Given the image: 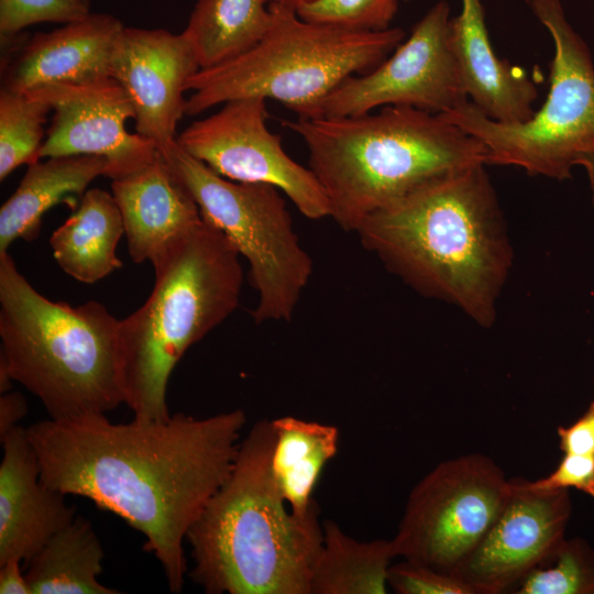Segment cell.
<instances>
[{"mask_svg": "<svg viewBox=\"0 0 594 594\" xmlns=\"http://www.w3.org/2000/svg\"><path fill=\"white\" fill-rule=\"evenodd\" d=\"M245 424L242 409L129 422L87 415L41 420L28 433L42 480L139 531L168 588L179 593L188 574L187 532L228 477Z\"/></svg>", "mask_w": 594, "mask_h": 594, "instance_id": "6da1fadb", "label": "cell"}, {"mask_svg": "<svg viewBox=\"0 0 594 594\" xmlns=\"http://www.w3.org/2000/svg\"><path fill=\"white\" fill-rule=\"evenodd\" d=\"M355 232L420 294L454 305L482 327L494 323L513 252L484 164L420 186Z\"/></svg>", "mask_w": 594, "mask_h": 594, "instance_id": "7a4b0ae2", "label": "cell"}, {"mask_svg": "<svg viewBox=\"0 0 594 594\" xmlns=\"http://www.w3.org/2000/svg\"><path fill=\"white\" fill-rule=\"evenodd\" d=\"M275 433L256 421L233 466L186 536L188 576L208 594H310L322 546L317 504L290 510L272 473Z\"/></svg>", "mask_w": 594, "mask_h": 594, "instance_id": "3957f363", "label": "cell"}, {"mask_svg": "<svg viewBox=\"0 0 594 594\" xmlns=\"http://www.w3.org/2000/svg\"><path fill=\"white\" fill-rule=\"evenodd\" d=\"M283 124L306 143L330 217L345 231L355 232L370 215L433 179L486 164L479 139L439 113L409 106Z\"/></svg>", "mask_w": 594, "mask_h": 594, "instance_id": "277c9868", "label": "cell"}, {"mask_svg": "<svg viewBox=\"0 0 594 594\" xmlns=\"http://www.w3.org/2000/svg\"><path fill=\"white\" fill-rule=\"evenodd\" d=\"M0 392L18 382L52 419L107 415L125 404L120 320L97 301L40 294L0 254Z\"/></svg>", "mask_w": 594, "mask_h": 594, "instance_id": "5b68a950", "label": "cell"}, {"mask_svg": "<svg viewBox=\"0 0 594 594\" xmlns=\"http://www.w3.org/2000/svg\"><path fill=\"white\" fill-rule=\"evenodd\" d=\"M239 252L204 219L151 263L147 300L120 320L125 405L133 418H169L166 391L184 353L238 307L243 283Z\"/></svg>", "mask_w": 594, "mask_h": 594, "instance_id": "8992f818", "label": "cell"}, {"mask_svg": "<svg viewBox=\"0 0 594 594\" xmlns=\"http://www.w3.org/2000/svg\"><path fill=\"white\" fill-rule=\"evenodd\" d=\"M272 24L246 53L199 69L188 80L185 113L197 116L233 99H273L298 118H318L326 98L345 79L377 67L402 43L400 28L358 31L301 20L271 3Z\"/></svg>", "mask_w": 594, "mask_h": 594, "instance_id": "52a82bcc", "label": "cell"}, {"mask_svg": "<svg viewBox=\"0 0 594 594\" xmlns=\"http://www.w3.org/2000/svg\"><path fill=\"white\" fill-rule=\"evenodd\" d=\"M526 1L554 43L542 107L530 120L512 124L490 119L471 101L439 114L485 145L486 164L563 180L594 153V65L560 0Z\"/></svg>", "mask_w": 594, "mask_h": 594, "instance_id": "ba28073f", "label": "cell"}, {"mask_svg": "<svg viewBox=\"0 0 594 594\" xmlns=\"http://www.w3.org/2000/svg\"><path fill=\"white\" fill-rule=\"evenodd\" d=\"M188 189L202 219L220 230L249 264L257 294L256 323L288 321L312 273V261L293 229L280 190L227 179L177 142L160 152Z\"/></svg>", "mask_w": 594, "mask_h": 594, "instance_id": "9c48e42d", "label": "cell"}, {"mask_svg": "<svg viewBox=\"0 0 594 594\" xmlns=\"http://www.w3.org/2000/svg\"><path fill=\"white\" fill-rule=\"evenodd\" d=\"M509 480L488 457L446 460L411 490L392 539L396 557L451 573L497 516Z\"/></svg>", "mask_w": 594, "mask_h": 594, "instance_id": "30bf717a", "label": "cell"}, {"mask_svg": "<svg viewBox=\"0 0 594 594\" xmlns=\"http://www.w3.org/2000/svg\"><path fill=\"white\" fill-rule=\"evenodd\" d=\"M267 116L264 98L233 99L213 114L194 121L176 140L218 175L239 183L272 185L305 217H330L318 178L284 151L280 136L266 127Z\"/></svg>", "mask_w": 594, "mask_h": 594, "instance_id": "8fae6325", "label": "cell"}, {"mask_svg": "<svg viewBox=\"0 0 594 594\" xmlns=\"http://www.w3.org/2000/svg\"><path fill=\"white\" fill-rule=\"evenodd\" d=\"M450 20L448 2H437L391 56L337 87L323 101L320 117L360 116L386 106L438 114L469 101L450 45Z\"/></svg>", "mask_w": 594, "mask_h": 594, "instance_id": "7c38bea8", "label": "cell"}, {"mask_svg": "<svg viewBox=\"0 0 594 594\" xmlns=\"http://www.w3.org/2000/svg\"><path fill=\"white\" fill-rule=\"evenodd\" d=\"M572 515L568 490L539 491L509 480L507 496L477 546L450 573L473 594L512 592L565 539Z\"/></svg>", "mask_w": 594, "mask_h": 594, "instance_id": "4fadbf2b", "label": "cell"}, {"mask_svg": "<svg viewBox=\"0 0 594 594\" xmlns=\"http://www.w3.org/2000/svg\"><path fill=\"white\" fill-rule=\"evenodd\" d=\"M28 94L53 111L40 158L101 156L107 161L106 177L113 180L138 172L158 154L150 140L127 130V121L134 120V109L125 90L110 76L45 86Z\"/></svg>", "mask_w": 594, "mask_h": 594, "instance_id": "5bb4252c", "label": "cell"}, {"mask_svg": "<svg viewBox=\"0 0 594 594\" xmlns=\"http://www.w3.org/2000/svg\"><path fill=\"white\" fill-rule=\"evenodd\" d=\"M199 69L183 33L123 26L116 40L109 76L131 100L136 133L158 152L177 139V124L186 114V85Z\"/></svg>", "mask_w": 594, "mask_h": 594, "instance_id": "9a60e30c", "label": "cell"}, {"mask_svg": "<svg viewBox=\"0 0 594 594\" xmlns=\"http://www.w3.org/2000/svg\"><path fill=\"white\" fill-rule=\"evenodd\" d=\"M0 564L18 559L25 564L77 516L66 495L41 477L28 428L15 426L1 438Z\"/></svg>", "mask_w": 594, "mask_h": 594, "instance_id": "2e32d148", "label": "cell"}, {"mask_svg": "<svg viewBox=\"0 0 594 594\" xmlns=\"http://www.w3.org/2000/svg\"><path fill=\"white\" fill-rule=\"evenodd\" d=\"M123 26L112 14L91 12L51 32L34 34L6 66L1 88L28 92L108 77L113 46Z\"/></svg>", "mask_w": 594, "mask_h": 594, "instance_id": "e0dca14e", "label": "cell"}, {"mask_svg": "<svg viewBox=\"0 0 594 594\" xmlns=\"http://www.w3.org/2000/svg\"><path fill=\"white\" fill-rule=\"evenodd\" d=\"M449 40L465 92L485 116L509 124L535 116L536 84L495 54L481 0H462L461 13L450 20Z\"/></svg>", "mask_w": 594, "mask_h": 594, "instance_id": "ac0fdd59", "label": "cell"}, {"mask_svg": "<svg viewBox=\"0 0 594 594\" xmlns=\"http://www.w3.org/2000/svg\"><path fill=\"white\" fill-rule=\"evenodd\" d=\"M111 189L134 263L152 262L202 220L193 196L160 152L138 172L113 179Z\"/></svg>", "mask_w": 594, "mask_h": 594, "instance_id": "d6986e66", "label": "cell"}, {"mask_svg": "<svg viewBox=\"0 0 594 594\" xmlns=\"http://www.w3.org/2000/svg\"><path fill=\"white\" fill-rule=\"evenodd\" d=\"M107 161L96 155L48 157L30 164L20 185L0 209V254L18 239L37 238L44 213L73 195H84Z\"/></svg>", "mask_w": 594, "mask_h": 594, "instance_id": "ffe728a7", "label": "cell"}, {"mask_svg": "<svg viewBox=\"0 0 594 594\" xmlns=\"http://www.w3.org/2000/svg\"><path fill=\"white\" fill-rule=\"evenodd\" d=\"M123 234V220L113 195L92 188L84 193L73 215L53 232L50 244L66 274L92 284L122 266L117 246Z\"/></svg>", "mask_w": 594, "mask_h": 594, "instance_id": "44dd1931", "label": "cell"}, {"mask_svg": "<svg viewBox=\"0 0 594 594\" xmlns=\"http://www.w3.org/2000/svg\"><path fill=\"white\" fill-rule=\"evenodd\" d=\"M275 441L271 469L292 512L305 515L317 503L312 493L339 449V429L329 424L283 416L271 420Z\"/></svg>", "mask_w": 594, "mask_h": 594, "instance_id": "7402d4cb", "label": "cell"}, {"mask_svg": "<svg viewBox=\"0 0 594 594\" xmlns=\"http://www.w3.org/2000/svg\"><path fill=\"white\" fill-rule=\"evenodd\" d=\"M105 552L89 520L76 516L26 563L31 594H118L99 582Z\"/></svg>", "mask_w": 594, "mask_h": 594, "instance_id": "603a6c76", "label": "cell"}, {"mask_svg": "<svg viewBox=\"0 0 594 594\" xmlns=\"http://www.w3.org/2000/svg\"><path fill=\"white\" fill-rule=\"evenodd\" d=\"M323 539L310 576V594H386L396 558L391 540L359 541L338 524L322 522Z\"/></svg>", "mask_w": 594, "mask_h": 594, "instance_id": "cb8c5ba5", "label": "cell"}, {"mask_svg": "<svg viewBox=\"0 0 594 594\" xmlns=\"http://www.w3.org/2000/svg\"><path fill=\"white\" fill-rule=\"evenodd\" d=\"M267 0H198L182 32L200 69L227 63L258 44L272 24Z\"/></svg>", "mask_w": 594, "mask_h": 594, "instance_id": "d4e9b609", "label": "cell"}, {"mask_svg": "<svg viewBox=\"0 0 594 594\" xmlns=\"http://www.w3.org/2000/svg\"><path fill=\"white\" fill-rule=\"evenodd\" d=\"M52 111L44 101L28 92L0 91V179L22 164L40 161L44 124Z\"/></svg>", "mask_w": 594, "mask_h": 594, "instance_id": "484cf974", "label": "cell"}, {"mask_svg": "<svg viewBox=\"0 0 594 594\" xmlns=\"http://www.w3.org/2000/svg\"><path fill=\"white\" fill-rule=\"evenodd\" d=\"M512 593L594 594V549L580 537L565 538Z\"/></svg>", "mask_w": 594, "mask_h": 594, "instance_id": "4316f807", "label": "cell"}, {"mask_svg": "<svg viewBox=\"0 0 594 594\" xmlns=\"http://www.w3.org/2000/svg\"><path fill=\"white\" fill-rule=\"evenodd\" d=\"M398 8L397 0H311L296 13L307 22L358 31L389 28Z\"/></svg>", "mask_w": 594, "mask_h": 594, "instance_id": "83f0119b", "label": "cell"}, {"mask_svg": "<svg viewBox=\"0 0 594 594\" xmlns=\"http://www.w3.org/2000/svg\"><path fill=\"white\" fill-rule=\"evenodd\" d=\"M90 0H0V35L9 41L30 25L69 23L91 13Z\"/></svg>", "mask_w": 594, "mask_h": 594, "instance_id": "f1b7e54d", "label": "cell"}, {"mask_svg": "<svg viewBox=\"0 0 594 594\" xmlns=\"http://www.w3.org/2000/svg\"><path fill=\"white\" fill-rule=\"evenodd\" d=\"M387 581L399 594H473L454 575L405 559L391 564Z\"/></svg>", "mask_w": 594, "mask_h": 594, "instance_id": "f546056e", "label": "cell"}, {"mask_svg": "<svg viewBox=\"0 0 594 594\" xmlns=\"http://www.w3.org/2000/svg\"><path fill=\"white\" fill-rule=\"evenodd\" d=\"M527 484L539 491L575 488L594 497V457L563 454L557 468L547 476Z\"/></svg>", "mask_w": 594, "mask_h": 594, "instance_id": "4dcf8cb0", "label": "cell"}, {"mask_svg": "<svg viewBox=\"0 0 594 594\" xmlns=\"http://www.w3.org/2000/svg\"><path fill=\"white\" fill-rule=\"evenodd\" d=\"M557 433L563 454L594 457V400L573 424L558 427Z\"/></svg>", "mask_w": 594, "mask_h": 594, "instance_id": "1f68e13d", "label": "cell"}, {"mask_svg": "<svg viewBox=\"0 0 594 594\" xmlns=\"http://www.w3.org/2000/svg\"><path fill=\"white\" fill-rule=\"evenodd\" d=\"M28 404L19 392H6L0 396V439L19 426L26 415Z\"/></svg>", "mask_w": 594, "mask_h": 594, "instance_id": "d6a6232c", "label": "cell"}, {"mask_svg": "<svg viewBox=\"0 0 594 594\" xmlns=\"http://www.w3.org/2000/svg\"><path fill=\"white\" fill-rule=\"evenodd\" d=\"M1 594H31L30 586L22 572V561L10 559L0 564Z\"/></svg>", "mask_w": 594, "mask_h": 594, "instance_id": "836d02e7", "label": "cell"}, {"mask_svg": "<svg viewBox=\"0 0 594 594\" xmlns=\"http://www.w3.org/2000/svg\"><path fill=\"white\" fill-rule=\"evenodd\" d=\"M580 165H582L586 173H587V176H588V180H590V186H591V189H592V199H593V204H594V153L585 156Z\"/></svg>", "mask_w": 594, "mask_h": 594, "instance_id": "e575fe53", "label": "cell"}, {"mask_svg": "<svg viewBox=\"0 0 594 594\" xmlns=\"http://www.w3.org/2000/svg\"><path fill=\"white\" fill-rule=\"evenodd\" d=\"M311 0H267L268 4L271 3H278L286 7H289L292 9L297 10L300 6L309 2Z\"/></svg>", "mask_w": 594, "mask_h": 594, "instance_id": "d590c367", "label": "cell"}]
</instances>
